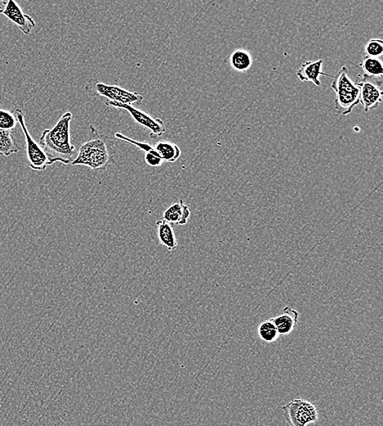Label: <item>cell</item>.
I'll return each instance as SVG.
<instances>
[{
  "label": "cell",
  "mask_w": 383,
  "mask_h": 426,
  "mask_svg": "<svg viewBox=\"0 0 383 426\" xmlns=\"http://www.w3.org/2000/svg\"><path fill=\"white\" fill-rule=\"evenodd\" d=\"M71 112L62 116L52 129H45L39 139L42 147L51 164L62 163L68 165L73 161L75 147L71 142Z\"/></svg>",
  "instance_id": "6da1fadb"
},
{
  "label": "cell",
  "mask_w": 383,
  "mask_h": 426,
  "mask_svg": "<svg viewBox=\"0 0 383 426\" xmlns=\"http://www.w3.org/2000/svg\"><path fill=\"white\" fill-rule=\"evenodd\" d=\"M115 143L90 125L88 140L79 148L77 157L71 164L85 166L93 170H104L110 164L115 163Z\"/></svg>",
  "instance_id": "7a4b0ae2"
},
{
  "label": "cell",
  "mask_w": 383,
  "mask_h": 426,
  "mask_svg": "<svg viewBox=\"0 0 383 426\" xmlns=\"http://www.w3.org/2000/svg\"><path fill=\"white\" fill-rule=\"evenodd\" d=\"M331 88L335 92V107L337 114L348 115L359 104V88L351 79L348 67L344 66L333 78Z\"/></svg>",
  "instance_id": "3957f363"
},
{
  "label": "cell",
  "mask_w": 383,
  "mask_h": 426,
  "mask_svg": "<svg viewBox=\"0 0 383 426\" xmlns=\"http://www.w3.org/2000/svg\"><path fill=\"white\" fill-rule=\"evenodd\" d=\"M85 91L90 97H103L106 101L120 103L124 105H140L143 97L136 92L127 91L117 84L108 85L97 79H90L85 85Z\"/></svg>",
  "instance_id": "277c9868"
},
{
  "label": "cell",
  "mask_w": 383,
  "mask_h": 426,
  "mask_svg": "<svg viewBox=\"0 0 383 426\" xmlns=\"http://www.w3.org/2000/svg\"><path fill=\"white\" fill-rule=\"evenodd\" d=\"M15 116L17 120V124L20 125L22 132L24 134L26 143V159L29 167L34 170H45L48 166H51L46 154L40 146L39 143L34 140V138L30 136V134L27 129L24 115L20 109L15 110Z\"/></svg>",
  "instance_id": "5b68a950"
},
{
  "label": "cell",
  "mask_w": 383,
  "mask_h": 426,
  "mask_svg": "<svg viewBox=\"0 0 383 426\" xmlns=\"http://www.w3.org/2000/svg\"><path fill=\"white\" fill-rule=\"evenodd\" d=\"M282 409L283 416L292 426H308L318 420L317 407L304 399H294Z\"/></svg>",
  "instance_id": "8992f818"
},
{
  "label": "cell",
  "mask_w": 383,
  "mask_h": 426,
  "mask_svg": "<svg viewBox=\"0 0 383 426\" xmlns=\"http://www.w3.org/2000/svg\"><path fill=\"white\" fill-rule=\"evenodd\" d=\"M107 107H115L117 109L126 110L132 116L134 122L141 125L150 132L151 139H156L163 136L166 132L165 123L160 118H153L150 114L137 109L133 105L120 104V103L106 101Z\"/></svg>",
  "instance_id": "52a82bcc"
},
{
  "label": "cell",
  "mask_w": 383,
  "mask_h": 426,
  "mask_svg": "<svg viewBox=\"0 0 383 426\" xmlns=\"http://www.w3.org/2000/svg\"><path fill=\"white\" fill-rule=\"evenodd\" d=\"M359 88V103L364 112L376 109L382 102V78L363 76L362 82L357 83Z\"/></svg>",
  "instance_id": "ba28073f"
},
{
  "label": "cell",
  "mask_w": 383,
  "mask_h": 426,
  "mask_svg": "<svg viewBox=\"0 0 383 426\" xmlns=\"http://www.w3.org/2000/svg\"><path fill=\"white\" fill-rule=\"evenodd\" d=\"M1 15L15 24L26 35H29L35 28V21L32 17L22 11L19 4L15 0H8L6 2Z\"/></svg>",
  "instance_id": "9c48e42d"
},
{
  "label": "cell",
  "mask_w": 383,
  "mask_h": 426,
  "mask_svg": "<svg viewBox=\"0 0 383 426\" xmlns=\"http://www.w3.org/2000/svg\"><path fill=\"white\" fill-rule=\"evenodd\" d=\"M323 60L304 62L297 73V76L300 82H312L317 87H321V82L319 80V76H326L328 78H335V76L323 73Z\"/></svg>",
  "instance_id": "30bf717a"
},
{
  "label": "cell",
  "mask_w": 383,
  "mask_h": 426,
  "mask_svg": "<svg viewBox=\"0 0 383 426\" xmlns=\"http://www.w3.org/2000/svg\"><path fill=\"white\" fill-rule=\"evenodd\" d=\"M299 317V314L295 309L286 307L283 309L282 315L270 320L276 326L279 335H288L294 331Z\"/></svg>",
  "instance_id": "8fae6325"
},
{
  "label": "cell",
  "mask_w": 383,
  "mask_h": 426,
  "mask_svg": "<svg viewBox=\"0 0 383 426\" xmlns=\"http://www.w3.org/2000/svg\"><path fill=\"white\" fill-rule=\"evenodd\" d=\"M191 216V211L183 199H179L165 211L163 220L173 225H186Z\"/></svg>",
  "instance_id": "7c38bea8"
},
{
  "label": "cell",
  "mask_w": 383,
  "mask_h": 426,
  "mask_svg": "<svg viewBox=\"0 0 383 426\" xmlns=\"http://www.w3.org/2000/svg\"><path fill=\"white\" fill-rule=\"evenodd\" d=\"M156 225L158 227V240H159L160 245L165 246L169 251L177 249L178 240L173 225H171L165 220L158 221Z\"/></svg>",
  "instance_id": "4fadbf2b"
},
{
  "label": "cell",
  "mask_w": 383,
  "mask_h": 426,
  "mask_svg": "<svg viewBox=\"0 0 383 426\" xmlns=\"http://www.w3.org/2000/svg\"><path fill=\"white\" fill-rule=\"evenodd\" d=\"M230 64L238 73H246L253 65V57L245 49H236L230 57Z\"/></svg>",
  "instance_id": "5bb4252c"
},
{
  "label": "cell",
  "mask_w": 383,
  "mask_h": 426,
  "mask_svg": "<svg viewBox=\"0 0 383 426\" xmlns=\"http://www.w3.org/2000/svg\"><path fill=\"white\" fill-rule=\"evenodd\" d=\"M154 148L164 163H174L181 155L179 147L172 142L159 141L156 143Z\"/></svg>",
  "instance_id": "9a60e30c"
},
{
  "label": "cell",
  "mask_w": 383,
  "mask_h": 426,
  "mask_svg": "<svg viewBox=\"0 0 383 426\" xmlns=\"http://www.w3.org/2000/svg\"><path fill=\"white\" fill-rule=\"evenodd\" d=\"M21 150L11 132L0 130V155L9 157Z\"/></svg>",
  "instance_id": "2e32d148"
},
{
  "label": "cell",
  "mask_w": 383,
  "mask_h": 426,
  "mask_svg": "<svg viewBox=\"0 0 383 426\" xmlns=\"http://www.w3.org/2000/svg\"><path fill=\"white\" fill-rule=\"evenodd\" d=\"M359 66L363 69L364 75L371 78H382L383 65L380 58L366 56Z\"/></svg>",
  "instance_id": "e0dca14e"
},
{
  "label": "cell",
  "mask_w": 383,
  "mask_h": 426,
  "mask_svg": "<svg viewBox=\"0 0 383 426\" xmlns=\"http://www.w3.org/2000/svg\"><path fill=\"white\" fill-rule=\"evenodd\" d=\"M259 335L265 343H273L279 337L276 326L270 320L263 321L259 326Z\"/></svg>",
  "instance_id": "ac0fdd59"
},
{
  "label": "cell",
  "mask_w": 383,
  "mask_h": 426,
  "mask_svg": "<svg viewBox=\"0 0 383 426\" xmlns=\"http://www.w3.org/2000/svg\"><path fill=\"white\" fill-rule=\"evenodd\" d=\"M17 125V120L12 112L0 109V130L1 131H15Z\"/></svg>",
  "instance_id": "d6986e66"
},
{
  "label": "cell",
  "mask_w": 383,
  "mask_h": 426,
  "mask_svg": "<svg viewBox=\"0 0 383 426\" xmlns=\"http://www.w3.org/2000/svg\"><path fill=\"white\" fill-rule=\"evenodd\" d=\"M367 57L380 58L383 55V42L380 39L369 40L366 46Z\"/></svg>",
  "instance_id": "ffe728a7"
},
{
  "label": "cell",
  "mask_w": 383,
  "mask_h": 426,
  "mask_svg": "<svg viewBox=\"0 0 383 426\" xmlns=\"http://www.w3.org/2000/svg\"><path fill=\"white\" fill-rule=\"evenodd\" d=\"M144 161L145 163L152 168L160 167L164 163V161L161 159L158 152H147L144 155Z\"/></svg>",
  "instance_id": "44dd1931"
},
{
  "label": "cell",
  "mask_w": 383,
  "mask_h": 426,
  "mask_svg": "<svg viewBox=\"0 0 383 426\" xmlns=\"http://www.w3.org/2000/svg\"><path fill=\"white\" fill-rule=\"evenodd\" d=\"M4 4H6V2H0V13H2L4 10Z\"/></svg>",
  "instance_id": "7402d4cb"
}]
</instances>
